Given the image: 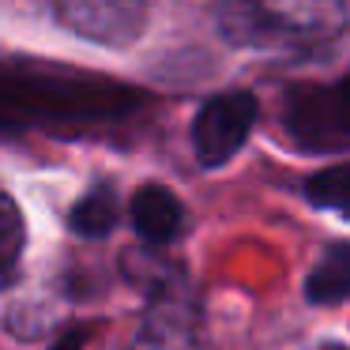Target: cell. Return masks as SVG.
<instances>
[{
	"mask_svg": "<svg viewBox=\"0 0 350 350\" xmlns=\"http://www.w3.org/2000/svg\"><path fill=\"white\" fill-rule=\"evenodd\" d=\"M79 342H83V327H76V332H68L61 342H57L53 350H79Z\"/></svg>",
	"mask_w": 350,
	"mask_h": 350,
	"instance_id": "cell-11",
	"label": "cell"
},
{
	"mask_svg": "<svg viewBox=\"0 0 350 350\" xmlns=\"http://www.w3.org/2000/svg\"><path fill=\"white\" fill-rule=\"evenodd\" d=\"M305 196L317 207H324V211H335L342 219H350V162L312 174L305 181Z\"/></svg>",
	"mask_w": 350,
	"mask_h": 350,
	"instance_id": "cell-10",
	"label": "cell"
},
{
	"mask_svg": "<svg viewBox=\"0 0 350 350\" xmlns=\"http://www.w3.org/2000/svg\"><path fill=\"white\" fill-rule=\"evenodd\" d=\"M215 23L230 46L309 53L350 27V0H219Z\"/></svg>",
	"mask_w": 350,
	"mask_h": 350,
	"instance_id": "cell-1",
	"label": "cell"
},
{
	"mask_svg": "<svg viewBox=\"0 0 350 350\" xmlns=\"http://www.w3.org/2000/svg\"><path fill=\"white\" fill-rule=\"evenodd\" d=\"M57 19L98 46H129L147 23V0H53Z\"/></svg>",
	"mask_w": 350,
	"mask_h": 350,
	"instance_id": "cell-5",
	"label": "cell"
},
{
	"mask_svg": "<svg viewBox=\"0 0 350 350\" xmlns=\"http://www.w3.org/2000/svg\"><path fill=\"white\" fill-rule=\"evenodd\" d=\"M305 297L312 305H339L350 297V245H327L320 264L309 271Z\"/></svg>",
	"mask_w": 350,
	"mask_h": 350,
	"instance_id": "cell-7",
	"label": "cell"
},
{
	"mask_svg": "<svg viewBox=\"0 0 350 350\" xmlns=\"http://www.w3.org/2000/svg\"><path fill=\"white\" fill-rule=\"evenodd\" d=\"M68 226H72V234H79V237H106L109 230L117 226V196H113V189H106V185L91 189L76 207H72Z\"/></svg>",
	"mask_w": 350,
	"mask_h": 350,
	"instance_id": "cell-8",
	"label": "cell"
},
{
	"mask_svg": "<svg viewBox=\"0 0 350 350\" xmlns=\"http://www.w3.org/2000/svg\"><path fill=\"white\" fill-rule=\"evenodd\" d=\"M282 129L301 151H350V72L332 83H294L282 94Z\"/></svg>",
	"mask_w": 350,
	"mask_h": 350,
	"instance_id": "cell-2",
	"label": "cell"
},
{
	"mask_svg": "<svg viewBox=\"0 0 350 350\" xmlns=\"http://www.w3.org/2000/svg\"><path fill=\"white\" fill-rule=\"evenodd\" d=\"M132 350H200V312L181 275L154 279Z\"/></svg>",
	"mask_w": 350,
	"mask_h": 350,
	"instance_id": "cell-3",
	"label": "cell"
},
{
	"mask_svg": "<svg viewBox=\"0 0 350 350\" xmlns=\"http://www.w3.org/2000/svg\"><path fill=\"white\" fill-rule=\"evenodd\" d=\"M256 113L260 106L249 91H226L207 98L192 121V151H196L200 166H222L234 159L249 139Z\"/></svg>",
	"mask_w": 350,
	"mask_h": 350,
	"instance_id": "cell-4",
	"label": "cell"
},
{
	"mask_svg": "<svg viewBox=\"0 0 350 350\" xmlns=\"http://www.w3.org/2000/svg\"><path fill=\"white\" fill-rule=\"evenodd\" d=\"M317 350H350V347H339V342H324V347H317Z\"/></svg>",
	"mask_w": 350,
	"mask_h": 350,
	"instance_id": "cell-12",
	"label": "cell"
},
{
	"mask_svg": "<svg viewBox=\"0 0 350 350\" xmlns=\"http://www.w3.org/2000/svg\"><path fill=\"white\" fill-rule=\"evenodd\" d=\"M23 215H19L16 200L8 192H0V290L8 286L19 271V260H23Z\"/></svg>",
	"mask_w": 350,
	"mask_h": 350,
	"instance_id": "cell-9",
	"label": "cell"
},
{
	"mask_svg": "<svg viewBox=\"0 0 350 350\" xmlns=\"http://www.w3.org/2000/svg\"><path fill=\"white\" fill-rule=\"evenodd\" d=\"M132 226L144 237L147 245H170L185 226V207L162 185H144V189L132 196Z\"/></svg>",
	"mask_w": 350,
	"mask_h": 350,
	"instance_id": "cell-6",
	"label": "cell"
}]
</instances>
